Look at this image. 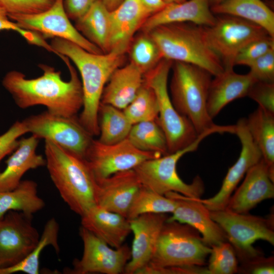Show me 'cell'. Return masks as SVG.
I'll return each instance as SVG.
<instances>
[{"label": "cell", "instance_id": "cell-47", "mask_svg": "<svg viewBox=\"0 0 274 274\" xmlns=\"http://www.w3.org/2000/svg\"><path fill=\"white\" fill-rule=\"evenodd\" d=\"M140 1L151 15L160 11L166 5L163 0Z\"/></svg>", "mask_w": 274, "mask_h": 274}, {"label": "cell", "instance_id": "cell-19", "mask_svg": "<svg viewBox=\"0 0 274 274\" xmlns=\"http://www.w3.org/2000/svg\"><path fill=\"white\" fill-rule=\"evenodd\" d=\"M165 195L174 198L176 202L175 209L167 220L192 227L200 233L204 243L210 247L228 241L224 232L211 217L210 211L197 198L175 192H168Z\"/></svg>", "mask_w": 274, "mask_h": 274}, {"label": "cell", "instance_id": "cell-34", "mask_svg": "<svg viewBox=\"0 0 274 274\" xmlns=\"http://www.w3.org/2000/svg\"><path fill=\"white\" fill-rule=\"evenodd\" d=\"M176 206V202L174 198L142 186L131 203L127 218L130 220L145 214L172 213Z\"/></svg>", "mask_w": 274, "mask_h": 274}, {"label": "cell", "instance_id": "cell-15", "mask_svg": "<svg viewBox=\"0 0 274 274\" xmlns=\"http://www.w3.org/2000/svg\"><path fill=\"white\" fill-rule=\"evenodd\" d=\"M79 232L83 244V255L80 259L74 260L71 273L124 272L131 258V248L127 245L123 244L114 249L82 226Z\"/></svg>", "mask_w": 274, "mask_h": 274}, {"label": "cell", "instance_id": "cell-50", "mask_svg": "<svg viewBox=\"0 0 274 274\" xmlns=\"http://www.w3.org/2000/svg\"><path fill=\"white\" fill-rule=\"evenodd\" d=\"M223 1L224 0H211V6L214 5L218 4Z\"/></svg>", "mask_w": 274, "mask_h": 274}, {"label": "cell", "instance_id": "cell-6", "mask_svg": "<svg viewBox=\"0 0 274 274\" xmlns=\"http://www.w3.org/2000/svg\"><path fill=\"white\" fill-rule=\"evenodd\" d=\"M224 132L222 126L199 134L187 147L159 157L145 160L133 168L142 186L158 194L165 195L175 192L184 196L200 198L204 192L202 180L196 176L191 184L184 182L177 172L180 159L187 153L195 151L200 142L208 135Z\"/></svg>", "mask_w": 274, "mask_h": 274}, {"label": "cell", "instance_id": "cell-38", "mask_svg": "<svg viewBox=\"0 0 274 274\" xmlns=\"http://www.w3.org/2000/svg\"><path fill=\"white\" fill-rule=\"evenodd\" d=\"M274 49V38L267 36L254 41L243 48L236 55L234 65L249 66L254 61Z\"/></svg>", "mask_w": 274, "mask_h": 274}, {"label": "cell", "instance_id": "cell-16", "mask_svg": "<svg viewBox=\"0 0 274 274\" xmlns=\"http://www.w3.org/2000/svg\"><path fill=\"white\" fill-rule=\"evenodd\" d=\"M235 125V133L242 144L241 151L237 160L229 168L221 188L217 194L208 199L197 198L210 211L226 208L239 181L248 170L262 158L261 152L247 128L246 118L240 119Z\"/></svg>", "mask_w": 274, "mask_h": 274}, {"label": "cell", "instance_id": "cell-18", "mask_svg": "<svg viewBox=\"0 0 274 274\" xmlns=\"http://www.w3.org/2000/svg\"><path fill=\"white\" fill-rule=\"evenodd\" d=\"M96 181V204L127 218L131 203L142 187L133 169Z\"/></svg>", "mask_w": 274, "mask_h": 274}, {"label": "cell", "instance_id": "cell-7", "mask_svg": "<svg viewBox=\"0 0 274 274\" xmlns=\"http://www.w3.org/2000/svg\"><path fill=\"white\" fill-rule=\"evenodd\" d=\"M200 233L192 227L166 220L148 265L158 267L202 266L211 253Z\"/></svg>", "mask_w": 274, "mask_h": 274}, {"label": "cell", "instance_id": "cell-37", "mask_svg": "<svg viewBox=\"0 0 274 274\" xmlns=\"http://www.w3.org/2000/svg\"><path fill=\"white\" fill-rule=\"evenodd\" d=\"M210 274H233L238 272V260L231 244L227 241L211 247L209 265Z\"/></svg>", "mask_w": 274, "mask_h": 274}, {"label": "cell", "instance_id": "cell-28", "mask_svg": "<svg viewBox=\"0 0 274 274\" xmlns=\"http://www.w3.org/2000/svg\"><path fill=\"white\" fill-rule=\"evenodd\" d=\"M214 14L246 20L264 28L274 38V13L261 0H224L211 6Z\"/></svg>", "mask_w": 274, "mask_h": 274}, {"label": "cell", "instance_id": "cell-17", "mask_svg": "<svg viewBox=\"0 0 274 274\" xmlns=\"http://www.w3.org/2000/svg\"><path fill=\"white\" fill-rule=\"evenodd\" d=\"M166 214H145L128 220L133 239L131 258L124 273L136 274L148 265L156 249L162 227L167 220Z\"/></svg>", "mask_w": 274, "mask_h": 274}, {"label": "cell", "instance_id": "cell-33", "mask_svg": "<svg viewBox=\"0 0 274 274\" xmlns=\"http://www.w3.org/2000/svg\"><path fill=\"white\" fill-rule=\"evenodd\" d=\"M157 120L133 124L127 139L140 150L163 156L168 154V148L165 134Z\"/></svg>", "mask_w": 274, "mask_h": 274}, {"label": "cell", "instance_id": "cell-27", "mask_svg": "<svg viewBox=\"0 0 274 274\" xmlns=\"http://www.w3.org/2000/svg\"><path fill=\"white\" fill-rule=\"evenodd\" d=\"M75 27L104 53L110 52L112 31L111 11L102 0L96 1L84 16L76 21Z\"/></svg>", "mask_w": 274, "mask_h": 274}, {"label": "cell", "instance_id": "cell-5", "mask_svg": "<svg viewBox=\"0 0 274 274\" xmlns=\"http://www.w3.org/2000/svg\"><path fill=\"white\" fill-rule=\"evenodd\" d=\"M171 68L169 95L176 110L190 121L198 135L217 127L207 109L212 75L197 65L180 61H174Z\"/></svg>", "mask_w": 274, "mask_h": 274}, {"label": "cell", "instance_id": "cell-9", "mask_svg": "<svg viewBox=\"0 0 274 274\" xmlns=\"http://www.w3.org/2000/svg\"><path fill=\"white\" fill-rule=\"evenodd\" d=\"M212 219L221 228L241 262L262 254L253 245L263 240L274 245L273 219L237 213L226 209L210 211Z\"/></svg>", "mask_w": 274, "mask_h": 274}, {"label": "cell", "instance_id": "cell-20", "mask_svg": "<svg viewBox=\"0 0 274 274\" xmlns=\"http://www.w3.org/2000/svg\"><path fill=\"white\" fill-rule=\"evenodd\" d=\"M244 181L231 196L225 209L237 213H248L264 200L274 197V181L262 158L251 167Z\"/></svg>", "mask_w": 274, "mask_h": 274}, {"label": "cell", "instance_id": "cell-32", "mask_svg": "<svg viewBox=\"0 0 274 274\" xmlns=\"http://www.w3.org/2000/svg\"><path fill=\"white\" fill-rule=\"evenodd\" d=\"M59 229V224L54 218L48 220L38 243L29 254L16 265L0 268V274H12L19 272L27 274L39 273L40 256L43 250L47 246H51L56 253L59 252L58 242Z\"/></svg>", "mask_w": 274, "mask_h": 274}, {"label": "cell", "instance_id": "cell-42", "mask_svg": "<svg viewBox=\"0 0 274 274\" xmlns=\"http://www.w3.org/2000/svg\"><path fill=\"white\" fill-rule=\"evenodd\" d=\"M249 73L257 81L274 83V49L261 56L249 66Z\"/></svg>", "mask_w": 274, "mask_h": 274}, {"label": "cell", "instance_id": "cell-10", "mask_svg": "<svg viewBox=\"0 0 274 274\" xmlns=\"http://www.w3.org/2000/svg\"><path fill=\"white\" fill-rule=\"evenodd\" d=\"M216 17L214 25L203 26L211 48L221 60L224 69L233 68L238 52L252 42L269 36L262 27L228 15Z\"/></svg>", "mask_w": 274, "mask_h": 274}, {"label": "cell", "instance_id": "cell-2", "mask_svg": "<svg viewBox=\"0 0 274 274\" xmlns=\"http://www.w3.org/2000/svg\"><path fill=\"white\" fill-rule=\"evenodd\" d=\"M50 45L56 55H64L70 59L79 70L83 105L78 119L92 136L99 135L98 112L102 92L112 73L121 65L124 54L115 50L94 54L72 42L58 38H53Z\"/></svg>", "mask_w": 274, "mask_h": 274}, {"label": "cell", "instance_id": "cell-31", "mask_svg": "<svg viewBox=\"0 0 274 274\" xmlns=\"http://www.w3.org/2000/svg\"><path fill=\"white\" fill-rule=\"evenodd\" d=\"M99 138L105 144H114L127 139L132 124L122 110L100 103L98 112Z\"/></svg>", "mask_w": 274, "mask_h": 274}, {"label": "cell", "instance_id": "cell-12", "mask_svg": "<svg viewBox=\"0 0 274 274\" xmlns=\"http://www.w3.org/2000/svg\"><path fill=\"white\" fill-rule=\"evenodd\" d=\"M21 28L36 32L45 39L58 38L72 42L94 54L104 53L87 40L71 22L63 6V0H55L52 6L42 12L29 15L8 14Z\"/></svg>", "mask_w": 274, "mask_h": 274}, {"label": "cell", "instance_id": "cell-29", "mask_svg": "<svg viewBox=\"0 0 274 274\" xmlns=\"http://www.w3.org/2000/svg\"><path fill=\"white\" fill-rule=\"evenodd\" d=\"M246 123L274 181V114L258 107L246 119Z\"/></svg>", "mask_w": 274, "mask_h": 274}, {"label": "cell", "instance_id": "cell-4", "mask_svg": "<svg viewBox=\"0 0 274 274\" xmlns=\"http://www.w3.org/2000/svg\"><path fill=\"white\" fill-rule=\"evenodd\" d=\"M148 33L164 59L197 65L213 76L224 71L221 60L208 43L203 26L170 23L158 26Z\"/></svg>", "mask_w": 274, "mask_h": 274}, {"label": "cell", "instance_id": "cell-46", "mask_svg": "<svg viewBox=\"0 0 274 274\" xmlns=\"http://www.w3.org/2000/svg\"><path fill=\"white\" fill-rule=\"evenodd\" d=\"M97 1L63 0V6L69 19L76 21L84 16Z\"/></svg>", "mask_w": 274, "mask_h": 274}, {"label": "cell", "instance_id": "cell-26", "mask_svg": "<svg viewBox=\"0 0 274 274\" xmlns=\"http://www.w3.org/2000/svg\"><path fill=\"white\" fill-rule=\"evenodd\" d=\"M144 83V75L131 62L116 69L105 85L100 103L124 110Z\"/></svg>", "mask_w": 274, "mask_h": 274}, {"label": "cell", "instance_id": "cell-43", "mask_svg": "<svg viewBox=\"0 0 274 274\" xmlns=\"http://www.w3.org/2000/svg\"><path fill=\"white\" fill-rule=\"evenodd\" d=\"M26 133L28 132L22 121H17L0 135V162L16 149L19 143L18 138Z\"/></svg>", "mask_w": 274, "mask_h": 274}, {"label": "cell", "instance_id": "cell-39", "mask_svg": "<svg viewBox=\"0 0 274 274\" xmlns=\"http://www.w3.org/2000/svg\"><path fill=\"white\" fill-rule=\"evenodd\" d=\"M13 30L18 33L30 44L41 47L54 52L50 44L40 34L21 28L16 23L11 20L6 9L0 3V31Z\"/></svg>", "mask_w": 274, "mask_h": 274}, {"label": "cell", "instance_id": "cell-25", "mask_svg": "<svg viewBox=\"0 0 274 274\" xmlns=\"http://www.w3.org/2000/svg\"><path fill=\"white\" fill-rule=\"evenodd\" d=\"M39 139L31 136L19 140L17 147L6 161V167L0 172V191L16 188L28 170L46 165V160L37 153Z\"/></svg>", "mask_w": 274, "mask_h": 274}, {"label": "cell", "instance_id": "cell-11", "mask_svg": "<svg viewBox=\"0 0 274 274\" xmlns=\"http://www.w3.org/2000/svg\"><path fill=\"white\" fill-rule=\"evenodd\" d=\"M22 122L27 132L39 139L53 142L84 159L93 139L77 116L66 117L46 111L31 115Z\"/></svg>", "mask_w": 274, "mask_h": 274}, {"label": "cell", "instance_id": "cell-41", "mask_svg": "<svg viewBox=\"0 0 274 274\" xmlns=\"http://www.w3.org/2000/svg\"><path fill=\"white\" fill-rule=\"evenodd\" d=\"M248 96L259 107L274 114V83L256 82L250 88Z\"/></svg>", "mask_w": 274, "mask_h": 274}, {"label": "cell", "instance_id": "cell-30", "mask_svg": "<svg viewBox=\"0 0 274 274\" xmlns=\"http://www.w3.org/2000/svg\"><path fill=\"white\" fill-rule=\"evenodd\" d=\"M45 206V201L38 195L37 184L32 180H22L14 189L0 191V219L10 211L32 216Z\"/></svg>", "mask_w": 274, "mask_h": 274}, {"label": "cell", "instance_id": "cell-44", "mask_svg": "<svg viewBox=\"0 0 274 274\" xmlns=\"http://www.w3.org/2000/svg\"><path fill=\"white\" fill-rule=\"evenodd\" d=\"M238 271L244 273L271 274L274 273V259L273 256L266 258L263 255L242 262Z\"/></svg>", "mask_w": 274, "mask_h": 274}, {"label": "cell", "instance_id": "cell-22", "mask_svg": "<svg viewBox=\"0 0 274 274\" xmlns=\"http://www.w3.org/2000/svg\"><path fill=\"white\" fill-rule=\"evenodd\" d=\"M151 16L140 0H123L111 11L110 49L125 53L135 32Z\"/></svg>", "mask_w": 274, "mask_h": 274}, {"label": "cell", "instance_id": "cell-23", "mask_svg": "<svg viewBox=\"0 0 274 274\" xmlns=\"http://www.w3.org/2000/svg\"><path fill=\"white\" fill-rule=\"evenodd\" d=\"M212 80L207 102V112L213 119L229 102L247 96L257 81L248 73L239 74L233 68L224 69Z\"/></svg>", "mask_w": 274, "mask_h": 274}, {"label": "cell", "instance_id": "cell-1", "mask_svg": "<svg viewBox=\"0 0 274 274\" xmlns=\"http://www.w3.org/2000/svg\"><path fill=\"white\" fill-rule=\"evenodd\" d=\"M60 57L70 74L67 81L62 79L60 71L44 64L39 65L43 73L36 78L28 79L22 73L15 70L5 75L2 85L18 107L24 109L42 105L55 115L77 116L83 105L81 81L69 59L61 55Z\"/></svg>", "mask_w": 274, "mask_h": 274}, {"label": "cell", "instance_id": "cell-48", "mask_svg": "<svg viewBox=\"0 0 274 274\" xmlns=\"http://www.w3.org/2000/svg\"><path fill=\"white\" fill-rule=\"evenodd\" d=\"M102 2L110 11L116 9L123 0H102Z\"/></svg>", "mask_w": 274, "mask_h": 274}, {"label": "cell", "instance_id": "cell-36", "mask_svg": "<svg viewBox=\"0 0 274 274\" xmlns=\"http://www.w3.org/2000/svg\"><path fill=\"white\" fill-rule=\"evenodd\" d=\"M130 56V62L144 75L154 68L163 59L156 43L148 33L145 32L132 44Z\"/></svg>", "mask_w": 274, "mask_h": 274}, {"label": "cell", "instance_id": "cell-40", "mask_svg": "<svg viewBox=\"0 0 274 274\" xmlns=\"http://www.w3.org/2000/svg\"><path fill=\"white\" fill-rule=\"evenodd\" d=\"M55 0H0L8 14H34L51 7Z\"/></svg>", "mask_w": 274, "mask_h": 274}, {"label": "cell", "instance_id": "cell-13", "mask_svg": "<svg viewBox=\"0 0 274 274\" xmlns=\"http://www.w3.org/2000/svg\"><path fill=\"white\" fill-rule=\"evenodd\" d=\"M162 155L140 150L127 139L114 144H105L93 139L85 159L96 180L116 173L132 169L147 159Z\"/></svg>", "mask_w": 274, "mask_h": 274}, {"label": "cell", "instance_id": "cell-21", "mask_svg": "<svg viewBox=\"0 0 274 274\" xmlns=\"http://www.w3.org/2000/svg\"><path fill=\"white\" fill-rule=\"evenodd\" d=\"M216 20V17L211 10V0H186L166 4L162 10L150 16L140 29L148 33L158 26L175 23L211 26Z\"/></svg>", "mask_w": 274, "mask_h": 274}, {"label": "cell", "instance_id": "cell-8", "mask_svg": "<svg viewBox=\"0 0 274 274\" xmlns=\"http://www.w3.org/2000/svg\"><path fill=\"white\" fill-rule=\"evenodd\" d=\"M172 63V61L163 58L144 75L145 82L152 88L157 99V120L165 134L168 153L187 147L199 135L190 121L178 113L171 101L167 80Z\"/></svg>", "mask_w": 274, "mask_h": 274}, {"label": "cell", "instance_id": "cell-14", "mask_svg": "<svg viewBox=\"0 0 274 274\" xmlns=\"http://www.w3.org/2000/svg\"><path fill=\"white\" fill-rule=\"evenodd\" d=\"M32 217L10 211L0 219V268L19 263L35 247L40 235L32 223Z\"/></svg>", "mask_w": 274, "mask_h": 274}, {"label": "cell", "instance_id": "cell-35", "mask_svg": "<svg viewBox=\"0 0 274 274\" xmlns=\"http://www.w3.org/2000/svg\"><path fill=\"white\" fill-rule=\"evenodd\" d=\"M123 111L132 125L157 120L159 108L154 90L144 81L134 99Z\"/></svg>", "mask_w": 274, "mask_h": 274}, {"label": "cell", "instance_id": "cell-45", "mask_svg": "<svg viewBox=\"0 0 274 274\" xmlns=\"http://www.w3.org/2000/svg\"><path fill=\"white\" fill-rule=\"evenodd\" d=\"M208 273L207 268L201 266L191 267H155L147 265L140 269L136 274H195Z\"/></svg>", "mask_w": 274, "mask_h": 274}, {"label": "cell", "instance_id": "cell-49", "mask_svg": "<svg viewBox=\"0 0 274 274\" xmlns=\"http://www.w3.org/2000/svg\"><path fill=\"white\" fill-rule=\"evenodd\" d=\"M164 2L166 4H170V3H179L183 2L186 0H163Z\"/></svg>", "mask_w": 274, "mask_h": 274}, {"label": "cell", "instance_id": "cell-3", "mask_svg": "<svg viewBox=\"0 0 274 274\" xmlns=\"http://www.w3.org/2000/svg\"><path fill=\"white\" fill-rule=\"evenodd\" d=\"M46 166L61 197L70 209L82 216L96 204V181L86 160L45 141Z\"/></svg>", "mask_w": 274, "mask_h": 274}, {"label": "cell", "instance_id": "cell-24", "mask_svg": "<svg viewBox=\"0 0 274 274\" xmlns=\"http://www.w3.org/2000/svg\"><path fill=\"white\" fill-rule=\"evenodd\" d=\"M81 217L83 227L114 248L122 246L131 232L127 218L97 204L87 210Z\"/></svg>", "mask_w": 274, "mask_h": 274}]
</instances>
